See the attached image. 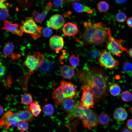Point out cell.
Segmentation results:
<instances>
[{
    "instance_id": "obj_36",
    "label": "cell",
    "mask_w": 132,
    "mask_h": 132,
    "mask_svg": "<svg viewBox=\"0 0 132 132\" xmlns=\"http://www.w3.org/2000/svg\"><path fill=\"white\" fill-rule=\"evenodd\" d=\"M64 0H49V2L54 8H59L62 5Z\"/></svg>"
},
{
    "instance_id": "obj_24",
    "label": "cell",
    "mask_w": 132,
    "mask_h": 132,
    "mask_svg": "<svg viewBox=\"0 0 132 132\" xmlns=\"http://www.w3.org/2000/svg\"><path fill=\"white\" fill-rule=\"evenodd\" d=\"M14 48V46L11 42H8L4 45L3 49L4 56L5 57L10 56L12 53Z\"/></svg>"
},
{
    "instance_id": "obj_10",
    "label": "cell",
    "mask_w": 132,
    "mask_h": 132,
    "mask_svg": "<svg viewBox=\"0 0 132 132\" xmlns=\"http://www.w3.org/2000/svg\"><path fill=\"white\" fill-rule=\"evenodd\" d=\"M65 20L61 15L56 14L52 15L47 22V25L48 27L57 30L61 28L64 25Z\"/></svg>"
},
{
    "instance_id": "obj_34",
    "label": "cell",
    "mask_w": 132,
    "mask_h": 132,
    "mask_svg": "<svg viewBox=\"0 0 132 132\" xmlns=\"http://www.w3.org/2000/svg\"><path fill=\"white\" fill-rule=\"evenodd\" d=\"M17 126L18 129L22 131H27L29 128L28 123L27 121H20Z\"/></svg>"
},
{
    "instance_id": "obj_21",
    "label": "cell",
    "mask_w": 132,
    "mask_h": 132,
    "mask_svg": "<svg viewBox=\"0 0 132 132\" xmlns=\"http://www.w3.org/2000/svg\"><path fill=\"white\" fill-rule=\"evenodd\" d=\"M54 63L44 57L43 63L40 67V69L46 73L50 72L55 67Z\"/></svg>"
},
{
    "instance_id": "obj_45",
    "label": "cell",
    "mask_w": 132,
    "mask_h": 132,
    "mask_svg": "<svg viewBox=\"0 0 132 132\" xmlns=\"http://www.w3.org/2000/svg\"><path fill=\"white\" fill-rule=\"evenodd\" d=\"M0 115L1 116L3 114L4 111V108L1 105L0 106Z\"/></svg>"
},
{
    "instance_id": "obj_27",
    "label": "cell",
    "mask_w": 132,
    "mask_h": 132,
    "mask_svg": "<svg viewBox=\"0 0 132 132\" xmlns=\"http://www.w3.org/2000/svg\"><path fill=\"white\" fill-rule=\"evenodd\" d=\"M70 57L69 61L71 66L74 69H75L79 65L80 59L79 56L75 55L72 52Z\"/></svg>"
},
{
    "instance_id": "obj_41",
    "label": "cell",
    "mask_w": 132,
    "mask_h": 132,
    "mask_svg": "<svg viewBox=\"0 0 132 132\" xmlns=\"http://www.w3.org/2000/svg\"><path fill=\"white\" fill-rule=\"evenodd\" d=\"M126 23L129 27L132 28V17L128 18L126 20Z\"/></svg>"
},
{
    "instance_id": "obj_22",
    "label": "cell",
    "mask_w": 132,
    "mask_h": 132,
    "mask_svg": "<svg viewBox=\"0 0 132 132\" xmlns=\"http://www.w3.org/2000/svg\"><path fill=\"white\" fill-rule=\"evenodd\" d=\"M29 108L33 115L35 117L39 115L42 111L40 106L35 100L30 105Z\"/></svg>"
},
{
    "instance_id": "obj_47",
    "label": "cell",
    "mask_w": 132,
    "mask_h": 132,
    "mask_svg": "<svg viewBox=\"0 0 132 132\" xmlns=\"http://www.w3.org/2000/svg\"><path fill=\"white\" fill-rule=\"evenodd\" d=\"M78 0H64V1H66L67 2H71L74 1Z\"/></svg>"
},
{
    "instance_id": "obj_39",
    "label": "cell",
    "mask_w": 132,
    "mask_h": 132,
    "mask_svg": "<svg viewBox=\"0 0 132 132\" xmlns=\"http://www.w3.org/2000/svg\"><path fill=\"white\" fill-rule=\"evenodd\" d=\"M21 53H12L11 55V59L14 60L18 59L21 56Z\"/></svg>"
},
{
    "instance_id": "obj_28",
    "label": "cell",
    "mask_w": 132,
    "mask_h": 132,
    "mask_svg": "<svg viewBox=\"0 0 132 132\" xmlns=\"http://www.w3.org/2000/svg\"><path fill=\"white\" fill-rule=\"evenodd\" d=\"M99 122L102 125L107 124L109 122L110 118L109 115L105 113H101L98 117Z\"/></svg>"
},
{
    "instance_id": "obj_25",
    "label": "cell",
    "mask_w": 132,
    "mask_h": 132,
    "mask_svg": "<svg viewBox=\"0 0 132 132\" xmlns=\"http://www.w3.org/2000/svg\"><path fill=\"white\" fill-rule=\"evenodd\" d=\"M109 90L110 93L112 96L116 97L120 94L121 91V89L120 87L117 83H114L110 87Z\"/></svg>"
},
{
    "instance_id": "obj_40",
    "label": "cell",
    "mask_w": 132,
    "mask_h": 132,
    "mask_svg": "<svg viewBox=\"0 0 132 132\" xmlns=\"http://www.w3.org/2000/svg\"><path fill=\"white\" fill-rule=\"evenodd\" d=\"M126 126L128 129L132 131V119H130L128 120Z\"/></svg>"
},
{
    "instance_id": "obj_12",
    "label": "cell",
    "mask_w": 132,
    "mask_h": 132,
    "mask_svg": "<svg viewBox=\"0 0 132 132\" xmlns=\"http://www.w3.org/2000/svg\"><path fill=\"white\" fill-rule=\"evenodd\" d=\"M49 45L51 48L55 51L56 53H58L64 46L63 39L60 36L54 35L50 38Z\"/></svg>"
},
{
    "instance_id": "obj_48",
    "label": "cell",
    "mask_w": 132,
    "mask_h": 132,
    "mask_svg": "<svg viewBox=\"0 0 132 132\" xmlns=\"http://www.w3.org/2000/svg\"><path fill=\"white\" fill-rule=\"evenodd\" d=\"M131 114L132 115V107L131 108Z\"/></svg>"
},
{
    "instance_id": "obj_6",
    "label": "cell",
    "mask_w": 132,
    "mask_h": 132,
    "mask_svg": "<svg viewBox=\"0 0 132 132\" xmlns=\"http://www.w3.org/2000/svg\"><path fill=\"white\" fill-rule=\"evenodd\" d=\"M122 41L121 39H115L110 33L109 35L106 47L110 53L117 56L120 57L123 52L128 50L123 45Z\"/></svg>"
},
{
    "instance_id": "obj_1",
    "label": "cell",
    "mask_w": 132,
    "mask_h": 132,
    "mask_svg": "<svg viewBox=\"0 0 132 132\" xmlns=\"http://www.w3.org/2000/svg\"><path fill=\"white\" fill-rule=\"evenodd\" d=\"M81 85V89L89 91L93 96L95 102L98 103L107 95L109 80L102 69L88 66L78 71L76 74Z\"/></svg>"
},
{
    "instance_id": "obj_17",
    "label": "cell",
    "mask_w": 132,
    "mask_h": 132,
    "mask_svg": "<svg viewBox=\"0 0 132 132\" xmlns=\"http://www.w3.org/2000/svg\"><path fill=\"white\" fill-rule=\"evenodd\" d=\"M74 99L68 98L64 100L60 105L62 109L67 113L71 111L74 108L78 101Z\"/></svg>"
},
{
    "instance_id": "obj_31",
    "label": "cell",
    "mask_w": 132,
    "mask_h": 132,
    "mask_svg": "<svg viewBox=\"0 0 132 132\" xmlns=\"http://www.w3.org/2000/svg\"><path fill=\"white\" fill-rule=\"evenodd\" d=\"M97 6L98 11L102 12H106L110 8L109 4L107 2L104 1L99 2Z\"/></svg>"
},
{
    "instance_id": "obj_13",
    "label": "cell",
    "mask_w": 132,
    "mask_h": 132,
    "mask_svg": "<svg viewBox=\"0 0 132 132\" xmlns=\"http://www.w3.org/2000/svg\"><path fill=\"white\" fill-rule=\"evenodd\" d=\"M19 25L17 23H12L7 20L4 21V24L1 28L2 30L8 31L13 34L19 36L22 35L23 32L19 29Z\"/></svg>"
},
{
    "instance_id": "obj_23",
    "label": "cell",
    "mask_w": 132,
    "mask_h": 132,
    "mask_svg": "<svg viewBox=\"0 0 132 132\" xmlns=\"http://www.w3.org/2000/svg\"><path fill=\"white\" fill-rule=\"evenodd\" d=\"M100 52V51H99L95 48L92 47L87 51L85 54L88 59L92 60L98 58Z\"/></svg>"
},
{
    "instance_id": "obj_8",
    "label": "cell",
    "mask_w": 132,
    "mask_h": 132,
    "mask_svg": "<svg viewBox=\"0 0 132 132\" xmlns=\"http://www.w3.org/2000/svg\"><path fill=\"white\" fill-rule=\"evenodd\" d=\"M80 119L83 126L89 130L97 126L99 122L97 113L87 108L85 113Z\"/></svg>"
},
{
    "instance_id": "obj_35",
    "label": "cell",
    "mask_w": 132,
    "mask_h": 132,
    "mask_svg": "<svg viewBox=\"0 0 132 132\" xmlns=\"http://www.w3.org/2000/svg\"><path fill=\"white\" fill-rule=\"evenodd\" d=\"M9 15L7 9L0 8V19L1 21H5L8 18Z\"/></svg>"
},
{
    "instance_id": "obj_14",
    "label": "cell",
    "mask_w": 132,
    "mask_h": 132,
    "mask_svg": "<svg viewBox=\"0 0 132 132\" xmlns=\"http://www.w3.org/2000/svg\"><path fill=\"white\" fill-rule=\"evenodd\" d=\"M14 114L19 121H24L31 122L33 119V116L29 108H26L23 110H19L14 113Z\"/></svg>"
},
{
    "instance_id": "obj_20",
    "label": "cell",
    "mask_w": 132,
    "mask_h": 132,
    "mask_svg": "<svg viewBox=\"0 0 132 132\" xmlns=\"http://www.w3.org/2000/svg\"><path fill=\"white\" fill-rule=\"evenodd\" d=\"M72 5L74 9L78 13L85 12L91 14L93 12V10L90 7L79 2H74Z\"/></svg>"
},
{
    "instance_id": "obj_19",
    "label": "cell",
    "mask_w": 132,
    "mask_h": 132,
    "mask_svg": "<svg viewBox=\"0 0 132 132\" xmlns=\"http://www.w3.org/2000/svg\"><path fill=\"white\" fill-rule=\"evenodd\" d=\"M113 115L114 119L118 121L125 120L128 116L126 110L124 108L121 107L117 108L114 112Z\"/></svg>"
},
{
    "instance_id": "obj_49",
    "label": "cell",
    "mask_w": 132,
    "mask_h": 132,
    "mask_svg": "<svg viewBox=\"0 0 132 132\" xmlns=\"http://www.w3.org/2000/svg\"><path fill=\"white\" fill-rule=\"evenodd\" d=\"M19 132H25L23 131H21Z\"/></svg>"
},
{
    "instance_id": "obj_18",
    "label": "cell",
    "mask_w": 132,
    "mask_h": 132,
    "mask_svg": "<svg viewBox=\"0 0 132 132\" xmlns=\"http://www.w3.org/2000/svg\"><path fill=\"white\" fill-rule=\"evenodd\" d=\"M74 69L67 65L62 66L60 69V73L62 77L64 78L69 79L72 78L75 74Z\"/></svg>"
},
{
    "instance_id": "obj_42",
    "label": "cell",
    "mask_w": 132,
    "mask_h": 132,
    "mask_svg": "<svg viewBox=\"0 0 132 132\" xmlns=\"http://www.w3.org/2000/svg\"><path fill=\"white\" fill-rule=\"evenodd\" d=\"M126 52L128 54L129 56L132 58V47L130 48L129 50H127Z\"/></svg>"
},
{
    "instance_id": "obj_11",
    "label": "cell",
    "mask_w": 132,
    "mask_h": 132,
    "mask_svg": "<svg viewBox=\"0 0 132 132\" xmlns=\"http://www.w3.org/2000/svg\"><path fill=\"white\" fill-rule=\"evenodd\" d=\"M82 90V93L80 101L81 103L88 109L93 108L95 102L93 95L88 90L85 89Z\"/></svg>"
},
{
    "instance_id": "obj_5",
    "label": "cell",
    "mask_w": 132,
    "mask_h": 132,
    "mask_svg": "<svg viewBox=\"0 0 132 132\" xmlns=\"http://www.w3.org/2000/svg\"><path fill=\"white\" fill-rule=\"evenodd\" d=\"M100 51V54L98 58L101 67L113 69L119 65L118 61L113 57L111 53L109 51L103 49Z\"/></svg>"
},
{
    "instance_id": "obj_46",
    "label": "cell",
    "mask_w": 132,
    "mask_h": 132,
    "mask_svg": "<svg viewBox=\"0 0 132 132\" xmlns=\"http://www.w3.org/2000/svg\"><path fill=\"white\" fill-rule=\"evenodd\" d=\"M0 5L5 3V2L6 0H0Z\"/></svg>"
},
{
    "instance_id": "obj_29",
    "label": "cell",
    "mask_w": 132,
    "mask_h": 132,
    "mask_svg": "<svg viewBox=\"0 0 132 132\" xmlns=\"http://www.w3.org/2000/svg\"><path fill=\"white\" fill-rule=\"evenodd\" d=\"M43 110L45 115L48 116H50L53 114L54 111V108L51 104H47L44 106Z\"/></svg>"
},
{
    "instance_id": "obj_2",
    "label": "cell",
    "mask_w": 132,
    "mask_h": 132,
    "mask_svg": "<svg viewBox=\"0 0 132 132\" xmlns=\"http://www.w3.org/2000/svg\"><path fill=\"white\" fill-rule=\"evenodd\" d=\"M84 25L86 30L81 36L84 44L98 46L107 41L111 30L106 28L104 23L85 22Z\"/></svg>"
},
{
    "instance_id": "obj_15",
    "label": "cell",
    "mask_w": 132,
    "mask_h": 132,
    "mask_svg": "<svg viewBox=\"0 0 132 132\" xmlns=\"http://www.w3.org/2000/svg\"><path fill=\"white\" fill-rule=\"evenodd\" d=\"M52 7L51 4L49 2L44 7L43 11L41 13L37 11H34L32 14L35 21L39 23L42 22L46 17Z\"/></svg>"
},
{
    "instance_id": "obj_50",
    "label": "cell",
    "mask_w": 132,
    "mask_h": 132,
    "mask_svg": "<svg viewBox=\"0 0 132 132\" xmlns=\"http://www.w3.org/2000/svg\"></svg>"
},
{
    "instance_id": "obj_3",
    "label": "cell",
    "mask_w": 132,
    "mask_h": 132,
    "mask_svg": "<svg viewBox=\"0 0 132 132\" xmlns=\"http://www.w3.org/2000/svg\"><path fill=\"white\" fill-rule=\"evenodd\" d=\"M77 95L75 85L71 82L63 81L59 86L54 90L52 97L55 105L59 106L60 105L65 99H74Z\"/></svg>"
},
{
    "instance_id": "obj_16",
    "label": "cell",
    "mask_w": 132,
    "mask_h": 132,
    "mask_svg": "<svg viewBox=\"0 0 132 132\" xmlns=\"http://www.w3.org/2000/svg\"><path fill=\"white\" fill-rule=\"evenodd\" d=\"M63 32L64 34L67 36L75 35L78 32L77 24L71 22L66 23L63 26Z\"/></svg>"
},
{
    "instance_id": "obj_9",
    "label": "cell",
    "mask_w": 132,
    "mask_h": 132,
    "mask_svg": "<svg viewBox=\"0 0 132 132\" xmlns=\"http://www.w3.org/2000/svg\"><path fill=\"white\" fill-rule=\"evenodd\" d=\"M19 121L14 113L9 110L5 113L1 118L0 126L7 130L11 126H17Z\"/></svg>"
},
{
    "instance_id": "obj_32",
    "label": "cell",
    "mask_w": 132,
    "mask_h": 132,
    "mask_svg": "<svg viewBox=\"0 0 132 132\" xmlns=\"http://www.w3.org/2000/svg\"><path fill=\"white\" fill-rule=\"evenodd\" d=\"M121 99L125 102H128L132 100V94L128 90L122 92L121 95Z\"/></svg>"
},
{
    "instance_id": "obj_37",
    "label": "cell",
    "mask_w": 132,
    "mask_h": 132,
    "mask_svg": "<svg viewBox=\"0 0 132 132\" xmlns=\"http://www.w3.org/2000/svg\"><path fill=\"white\" fill-rule=\"evenodd\" d=\"M52 30L49 27H45L43 30L42 33L43 36L45 37H49L52 34Z\"/></svg>"
},
{
    "instance_id": "obj_26",
    "label": "cell",
    "mask_w": 132,
    "mask_h": 132,
    "mask_svg": "<svg viewBox=\"0 0 132 132\" xmlns=\"http://www.w3.org/2000/svg\"><path fill=\"white\" fill-rule=\"evenodd\" d=\"M33 102L32 95L30 93H25L22 96L21 98V104L26 105H30Z\"/></svg>"
},
{
    "instance_id": "obj_33",
    "label": "cell",
    "mask_w": 132,
    "mask_h": 132,
    "mask_svg": "<svg viewBox=\"0 0 132 132\" xmlns=\"http://www.w3.org/2000/svg\"><path fill=\"white\" fill-rule=\"evenodd\" d=\"M127 17L126 15L124 13L120 12H118L115 16L116 20L120 23H123L126 20Z\"/></svg>"
},
{
    "instance_id": "obj_30",
    "label": "cell",
    "mask_w": 132,
    "mask_h": 132,
    "mask_svg": "<svg viewBox=\"0 0 132 132\" xmlns=\"http://www.w3.org/2000/svg\"><path fill=\"white\" fill-rule=\"evenodd\" d=\"M122 68L124 72L131 74L132 73V63L129 60L125 61L123 63Z\"/></svg>"
},
{
    "instance_id": "obj_38",
    "label": "cell",
    "mask_w": 132,
    "mask_h": 132,
    "mask_svg": "<svg viewBox=\"0 0 132 132\" xmlns=\"http://www.w3.org/2000/svg\"><path fill=\"white\" fill-rule=\"evenodd\" d=\"M0 76L1 77L4 75L6 70V67L1 63L0 64Z\"/></svg>"
},
{
    "instance_id": "obj_4",
    "label": "cell",
    "mask_w": 132,
    "mask_h": 132,
    "mask_svg": "<svg viewBox=\"0 0 132 132\" xmlns=\"http://www.w3.org/2000/svg\"><path fill=\"white\" fill-rule=\"evenodd\" d=\"M20 28L23 32L29 34L34 39L39 38L42 34L43 28L38 26L32 17H27L22 21Z\"/></svg>"
},
{
    "instance_id": "obj_7",
    "label": "cell",
    "mask_w": 132,
    "mask_h": 132,
    "mask_svg": "<svg viewBox=\"0 0 132 132\" xmlns=\"http://www.w3.org/2000/svg\"><path fill=\"white\" fill-rule=\"evenodd\" d=\"M43 55L39 52L35 53L33 55H28L23 62L24 65L32 73L40 67L43 63Z\"/></svg>"
},
{
    "instance_id": "obj_44",
    "label": "cell",
    "mask_w": 132,
    "mask_h": 132,
    "mask_svg": "<svg viewBox=\"0 0 132 132\" xmlns=\"http://www.w3.org/2000/svg\"><path fill=\"white\" fill-rule=\"evenodd\" d=\"M127 0H115L116 2L117 3L123 4L125 3Z\"/></svg>"
},
{
    "instance_id": "obj_43",
    "label": "cell",
    "mask_w": 132,
    "mask_h": 132,
    "mask_svg": "<svg viewBox=\"0 0 132 132\" xmlns=\"http://www.w3.org/2000/svg\"><path fill=\"white\" fill-rule=\"evenodd\" d=\"M121 132H132L127 128L123 127L121 129Z\"/></svg>"
}]
</instances>
